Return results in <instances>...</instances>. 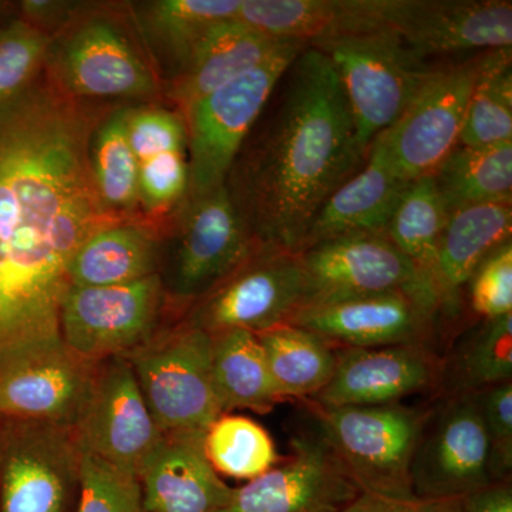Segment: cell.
Instances as JSON below:
<instances>
[{
    "label": "cell",
    "instance_id": "cell-1",
    "mask_svg": "<svg viewBox=\"0 0 512 512\" xmlns=\"http://www.w3.org/2000/svg\"><path fill=\"white\" fill-rule=\"evenodd\" d=\"M111 109L67 96L45 72L0 106V359L60 339L73 256L130 221L107 210L90 170L93 131Z\"/></svg>",
    "mask_w": 512,
    "mask_h": 512
},
{
    "label": "cell",
    "instance_id": "cell-2",
    "mask_svg": "<svg viewBox=\"0 0 512 512\" xmlns=\"http://www.w3.org/2000/svg\"><path fill=\"white\" fill-rule=\"evenodd\" d=\"M367 153L338 74L306 46L242 144L225 187L255 244L298 254L320 208Z\"/></svg>",
    "mask_w": 512,
    "mask_h": 512
},
{
    "label": "cell",
    "instance_id": "cell-3",
    "mask_svg": "<svg viewBox=\"0 0 512 512\" xmlns=\"http://www.w3.org/2000/svg\"><path fill=\"white\" fill-rule=\"evenodd\" d=\"M43 72L57 89L77 100L151 103L163 94L127 5L79 3L50 36Z\"/></svg>",
    "mask_w": 512,
    "mask_h": 512
},
{
    "label": "cell",
    "instance_id": "cell-4",
    "mask_svg": "<svg viewBox=\"0 0 512 512\" xmlns=\"http://www.w3.org/2000/svg\"><path fill=\"white\" fill-rule=\"evenodd\" d=\"M160 235L158 275L170 305L184 313L259 247L225 184L185 195L161 221Z\"/></svg>",
    "mask_w": 512,
    "mask_h": 512
},
{
    "label": "cell",
    "instance_id": "cell-5",
    "mask_svg": "<svg viewBox=\"0 0 512 512\" xmlns=\"http://www.w3.org/2000/svg\"><path fill=\"white\" fill-rule=\"evenodd\" d=\"M309 46L319 50L338 74L357 138L366 151L402 116L433 67L382 26Z\"/></svg>",
    "mask_w": 512,
    "mask_h": 512
},
{
    "label": "cell",
    "instance_id": "cell-6",
    "mask_svg": "<svg viewBox=\"0 0 512 512\" xmlns=\"http://www.w3.org/2000/svg\"><path fill=\"white\" fill-rule=\"evenodd\" d=\"M318 433L328 443L360 493L416 500L410 468L430 409L400 403L380 406H313Z\"/></svg>",
    "mask_w": 512,
    "mask_h": 512
},
{
    "label": "cell",
    "instance_id": "cell-7",
    "mask_svg": "<svg viewBox=\"0 0 512 512\" xmlns=\"http://www.w3.org/2000/svg\"><path fill=\"white\" fill-rule=\"evenodd\" d=\"M308 45L286 40L255 69L183 111L190 181L187 194L221 187L289 64Z\"/></svg>",
    "mask_w": 512,
    "mask_h": 512
},
{
    "label": "cell",
    "instance_id": "cell-8",
    "mask_svg": "<svg viewBox=\"0 0 512 512\" xmlns=\"http://www.w3.org/2000/svg\"><path fill=\"white\" fill-rule=\"evenodd\" d=\"M161 433L207 431L221 416L211 377V335L184 318L124 355Z\"/></svg>",
    "mask_w": 512,
    "mask_h": 512
},
{
    "label": "cell",
    "instance_id": "cell-9",
    "mask_svg": "<svg viewBox=\"0 0 512 512\" xmlns=\"http://www.w3.org/2000/svg\"><path fill=\"white\" fill-rule=\"evenodd\" d=\"M488 52L431 67L402 116L372 141L369 148L379 151L402 180L433 174L457 146Z\"/></svg>",
    "mask_w": 512,
    "mask_h": 512
},
{
    "label": "cell",
    "instance_id": "cell-10",
    "mask_svg": "<svg viewBox=\"0 0 512 512\" xmlns=\"http://www.w3.org/2000/svg\"><path fill=\"white\" fill-rule=\"evenodd\" d=\"M167 306L158 274L124 285H70L60 306V339L86 362L124 356L163 328Z\"/></svg>",
    "mask_w": 512,
    "mask_h": 512
},
{
    "label": "cell",
    "instance_id": "cell-11",
    "mask_svg": "<svg viewBox=\"0 0 512 512\" xmlns=\"http://www.w3.org/2000/svg\"><path fill=\"white\" fill-rule=\"evenodd\" d=\"M298 255L305 276L303 306L403 292L441 311L433 284L386 234L329 239Z\"/></svg>",
    "mask_w": 512,
    "mask_h": 512
},
{
    "label": "cell",
    "instance_id": "cell-12",
    "mask_svg": "<svg viewBox=\"0 0 512 512\" xmlns=\"http://www.w3.org/2000/svg\"><path fill=\"white\" fill-rule=\"evenodd\" d=\"M303 302L299 255L258 247L221 284L192 303L184 319L210 335L229 329L259 333L288 322Z\"/></svg>",
    "mask_w": 512,
    "mask_h": 512
},
{
    "label": "cell",
    "instance_id": "cell-13",
    "mask_svg": "<svg viewBox=\"0 0 512 512\" xmlns=\"http://www.w3.org/2000/svg\"><path fill=\"white\" fill-rule=\"evenodd\" d=\"M372 12L377 25L427 62L512 46L510 0H372Z\"/></svg>",
    "mask_w": 512,
    "mask_h": 512
},
{
    "label": "cell",
    "instance_id": "cell-14",
    "mask_svg": "<svg viewBox=\"0 0 512 512\" xmlns=\"http://www.w3.org/2000/svg\"><path fill=\"white\" fill-rule=\"evenodd\" d=\"M410 478L416 500L458 497L494 484L476 393L448 394L430 409Z\"/></svg>",
    "mask_w": 512,
    "mask_h": 512
},
{
    "label": "cell",
    "instance_id": "cell-15",
    "mask_svg": "<svg viewBox=\"0 0 512 512\" xmlns=\"http://www.w3.org/2000/svg\"><path fill=\"white\" fill-rule=\"evenodd\" d=\"M73 431L80 451L138 476L163 433L154 423L126 357L111 356L96 363Z\"/></svg>",
    "mask_w": 512,
    "mask_h": 512
},
{
    "label": "cell",
    "instance_id": "cell-16",
    "mask_svg": "<svg viewBox=\"0 0 512 512\" xmlns=\"http://www.w3.org/2000/svg\"><path fill=\"white\" fill-rule=\"evenodd\" d=\"M0 458V512H64L79 487L73 426L15 420Z\"/></svg>",
    "mask_w": 512,
    "mask_h": 512
},
{
    "label": "cell",
    "instance_id": "cell-17",
    "mask_svg": "<svg viewBox=\"0 0 512 512\" xmlns=\"http://www.w3.org/2000/svg\"><path fill=\"white\" fill-rule=\"evenodd\" d=\"M291 448L218 512H343L362 494L318 431L293 437Z\"/></svg>",
    "mask_w": 512,
    "mask_h": 512
},
{
    "label": "cell",
    "instance_id": "cell-18",
    "mask_svg": "<svg viewBox=\"0 0 512 512\" xmlns=\"http://www.w3.org/2000/svg\"><path fill=\"white\" fill-rule=\"evenodd\" d=\"M96 363L62 339L0 359V416L73 426L89 392Z\"/></svg>",
    "mask_w": 512,
    "mask_h": 512
},
{
    "label": "cell",
    "instance_id": "cell-19",
    "mask_svg": "<svg viewBox=\"0 0 512 512\" xmlns=\"http://www.w3.org/2000/svg\"><path fill=\"white\" fill-rule=\"evenodd\" d=\"M439 311L409 293L392 292L298 309L286 323L311 330L338 349L429 342Z\"/></svg>",
    "mask_w": 512,
    "mask_h": 512
},
{
    "label": "cell",
    "instance_id": "cell-20",
    "mask_svg": "<svg viewBox=\"0 0 512 512\" xmlns=\"http://www.w3.org/2000/svg\"><path fill=\"white\" fill-rule=\"evenodd\" d=\"M443 367L426 343L338 349L335 372L311 403L322 409L399 403L439 382Z\"/></svg>",
    "mask_w": 512,
    "mask_h": 512
},
{
    "label": "cell",
    "instance_id": "cell-21",
    "mask_svg": "<svg viewBox=\"0 0 512 512\" xmlns=\"http://www.w3.org/2000/svg\"><path fill=\"white\" fill-rule=\"evenodd\" d=\"M205 431L161 434L138 470L144 512H218L231 500L229 487L204 451Z\"/></svg>",
    "mask_w": 512,
    "mask_h": 512
},
{
    "label": "cell",
    "instance_id": "cell-22",
    "mask_svg": "<svg viewBox=\"0 0 512 512\" xmlns=\"http://www.w3.org/2000/svg\"><path fill=\"white\" fill-rule=\"evenodd\" d=\"M126 5L158 79L167 86L183 72L212 25L237 18L241 0H151Z\"/></svg>",
    "mask_w": 512,
    "mask_h": 512
},
{
    "label": "cell",
    "instance_id": "cell-23",
    "mask_svg": "<svg viewBox=\"0 0 512 512\" xmlns=\"http://www.w3.org/2000/svg\"><path fill=\"white\" fill-rule=\"evenodd\" d=\"M286 40L264 35L244 22L225 19L212 25L177 79L165 86L180 113L274 55Z\"/></svg>",
    "mask_w": 512,
    "mask_h": 512
},
{
    "label": "cell",
    "instance_id": "cell-24",
    "mask_svg": "<svg viewBox=\"0 0 512 512\" xmlns=\"http://www.w3.org/2000/svg\"><path fill=\"white\" fill-rule=\"evenodd\" d=\"M407 185L409 181L394 173L379 151L369 148L365 165L320 208L299 252L329 239L367 232L386 234Z\"/></svg>",
    "mask_w": 512,
    "mask_h": 512
},
{
    "label": "cell",
    "instance_id": "cell-25",
    "mask_svg": "<svg viewBox=\"0 0 512 512\" xmlns=\"http://www.w3.org/2000/svg\"><path fill=\"white\" fill-rule=\"evenodd\" d=\"M511 232L512 202L471 205L448 214L434 271L441 309L457 308L468 279L491 252L511 241Z\"/></svg>",
    "mask_w": 512,
    "mask_h": 512
},
{
    "label": "cell",
    "instance_id": "cell-26",
    "mask_svg": "<svg viewBox=\"0 0 512 512\" xmlns=\"http://www.w3.org/2000/svg\"><path fill=\"white\" fill-rule=\"evenodd\" d=\"M161 235L148 220L120 222L100 229L79 248L69 266L70 285L114 286L157 275Z\"/></svg>",
    "mask_w": 512,
    "mask_h": 512
},
{
    "label": "cell",
    "instance_id": "cell-27",
    "mask_svg": "<svg viewBox=\"0 0 512 512\" xmlns=\"http://www.w3.org/2000/svg\"><path fill=\"white\" fill-rule=\"evenodd\" d=\"M237 19L276 40L305 45L377 28L369 0H241Z\"/></svg>",
    "mask_w": 512,
    "mask_h": 512
},
{
    "label": "cell",
    "instance_id": "cell-28",
    "mask_svg": "<svg viewBox=\"0 0 512 512\" xmlns=\"http://www.w3.org/2000/svg\"><path fill=\"white\" fill-rule=\"evenodd\" d=\"M211 377L222 414L268 413L282 402L256 333L229 329L211 335Z\"/></svg>",
    "mask_w": 512,
    "mask_h": 512
},
{
    "label": "cell",
    "instance_id": "cell-29",
    "mask_svg": "<svg viewBox=\"0 0 512 512\" xmlns=\"http://www.w3.org/2000/svg\"><path fill=\"white\" fill-rule=\"evenodd\" d=\"M281 400L312 399L329 383L338 348L311 330L281 323L256 333Z\"/></svg>",
    "mask_w": 512,
    "mask_h": 512
},
{
    "label": "cell",
    "instance_id": "cell-30",
    "mask_svg": "<svg viewBox=\"0 0 512 512\" xmlns=\"http://www.w3.org/2000/svg\"><path fill=\"white\" fill-rule=\"evenodd\" d=\"M447 215L471 205L512 202V143L457 144L431 174Z\"/></svg>",
    "mask_w": 512,
    "mask_h": 512
},
{
    "label": "cell",
    "instance_id": "cell-31",
    "mask_svg": "<svg viewBox=\"0 0 512 512\" xmlns=\"http://www.w3.org/2000/svg\"><path fill=\"white\" fill-rule=\"evenodd\" d=\"M124 113L126 106H114L97 124L90 140V170L107 210L126 220H146L140 210L138 161L128 144Z\"/></svg>",
    "mask_w": 512,
    "mask_h": 512
},
{
    "label": "cell",
    "instance_id": "cell-32",
    "mask_svg": "<svg viewBox=\"0 0 512 512\" xmlns=\"http://www.w3.org/2000/svg\"><path fill=\"white\" fill-rule=\"evenodd\" d=\"M447 217L433 178L427 175L407 185L386 228L390 241L427 276L434 289L437 251Z\"/></svg>",
    "mask_w": 512,
    "mask_h": 512
},
{
    "label": "cell",
    "instance_id": "cell-33",
    "mask_svg": "<svg viewBox=\"0 0 512 512\" xmlns=\"http://www.w3.org/2000/svg\"><path fill=\"white\" fill-rule=\"evenodd\" d=\"M448 394L476 393L495 384L512 382V313L483 319L443 369Z\"/></svg>",
    "mask_w": 512,
    "mask_h": 512
},
{
    "label": "cell",
    "instance_id": "cell-34",
    "mask_svg": "<svg viewBox=\"0 0 512 512\" xmlns=\"http://www.w3.org/2000/svg\"><path fill=\"white\" fill-rule=\"evenodd\" d=\"M204 451L218 474L235 480H255L282 460L264 426L231 413L221 414L205 431Z\"/></svg>",
    "mask_w": 512,
    "mask_h": 512
},
{
    "label": "cell",
    "instance_id": "cell-35",
    "mask_svg": "<svg viewBox=\"0 0 512 512\" xmlns=\"http://www.w3.org/2000/svg\"><path fill=\"white\" fill-rule=\"evenodd\" d=\"M511 49L488 52L478 77L458 144L494 147L512 143Z\"/></svg>",
    "mask_w": 512,
    "mask_h": 512
},
{
    "label": "cell",
    "instance_id": "cell-36",
    "mask_svg": "<svg viewBox=\"0 0 512 512\" xmlns=\"http://www.w3.org/2000/svg\"><path fill=\"white\" fill-rule=\"evenodd\" d=\"M50 36L26 20L0 28V106L16 99L42 76Z\"/></svg>",
    "mask_w": 512,
    "mask_h": 512
},
{
    "label": "cell",
    "instance_id": "cell-37",
    "mask_svg": "<svg viewBox=\"0 0 512 512\" xmlns=\"http://www.w3.org/2000/svg\"><path fill=\"white\" fill-rule=\"evenodd\" d=\"M79 488L77 512H144L137 474L83 451Z\"/></svg>",
    "mask_w": 512,
    "mask_h": 512
},
{
    "label": "cell",
    "instance_id": "cell-38",
    "mask_svg": "<svg viewBox=\"0 0 512 512\" xmlns=\"http://www.w3.org/2000/svg\"><path fill=\"white\" fill-rule=\"evenodd\" d=\"M188 181L187 151H171L138 164V194L143 217L160 228V222L187 195Z\"/></svg>",
    "mask_w": 512,
    "mask_h": 512
},
{
    "label": "cell",
    "instance_id": "cell-39",
    "mask_svg": "<svg viewBox=\"0 0 512 512\" xmlns=\"http://www.w3.org/2000/svg\"><path fill=\"white\" fill-rule=\"evenodd\" d=\"M126 134L138 164L171 151H187V127L178 110L146 103L126 106Z\"/></svg>",
    "mask_w": 512,
    "mask_h": 512
},
{
    "label": "cell",
    "instance_id": "cell-40",
    "mask_svg": "<svg viewBox=\"0 0 512 512\" xmlns=\"http://www.w3.org/2000/svg\"><path fill=\"white\" fill-rule=\"evenodd\" d=\"M488 443V470L493 483H511L512 382L476 392Z\"/></svg>",
    "mask_w": 512,
    "mask_h": 512
},
{
    "label": "cell",
    "instance_id": "cell-41",
    "mask_svg": "<svg viewBox=\"0 0 512 512\" xmlns=\"http://www.w3.org/2000/svg\"><path fill=\"white\" fill-rule=\"evenodd\" d=\"M468 296L481 319L512 313V244L505 242L491 252L468 279Z\"/></svg>",
    "mask_w": 512,
    "mask_h": 512
},
{
    "label": "cell",
    "instance_id": "cell-42",
    "mask_svg": "<svg viewBox=\"0 0 512 512\" xmlns=\"http://www.w3.org/2000/svg\"><path fill=\"white\" fill-rule=\"evenodd\" d=\"M417 512H512L511 483H494L458 497L413 500Z\"/></svg>",
    "mask_w": 512,
    "mask_h": 512
},
{
    "label": "cell",
    "instance_id": "cell-43",
    "mask_svg": "<svg viewBox=\"0 0 512 512\" xmlns=\"http://www.w3.org/2000/svg\"><path fill=\"white\" fill-rule=\"evenodd\" d=\"M79 3L59 0H25L20 2L23 20L52 36L72 16Z\"/></svg>",
    "mask_w": 512,
    "mask_h": 512
},
{
    "label": "cell",
    "instance_id": "cell-44",
    "mask_svg": "<svg viewBox=\"0 0 512 512\" xmlns=\"http://www.w3.org/2000/svg\"><path fill=\"white\" fill-rule=\"evenodd\" d=\"M343 512H417L412 501L390 500L362 493Z\"/></svg>",
    "mask_w": 512,
    "mask_h": 512
},
{
    "label": "cell",
    "instance_id": "cell-45",
    "mask_svg": "<svg viewBox=\"0 0 512 512\" xmlns=\"http://www.w3.org/2000/svg\"><path fill=\"white\" fill-rule=\"evenodd\" d=\"M0 8H2V3H0Z\"/></svg>",
    "mask_w": 512,
    "mask_h": 512
}]
</instances>
